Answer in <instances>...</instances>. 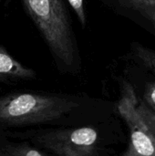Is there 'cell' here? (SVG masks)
<instances>
[{
	"label": "cell",
	"mask_w": 155,
	"mask_h": 156,
	"mask_svg": "<svg viewBox=\"0 0 155 156\" xmlns=\"http://www.w3.org/2000/svg\"><path fill=\"white\" fill-rule=\"evenodd\" d=\"M128 5L132 6L135 10H140L145 7L155 5V0H123Z\"/></svg>",
	"instance_id": "obj_11"
},
{
	"label": "cell",
	"mask_w": 155,
	"mask_h": 156,
	"mask_svg": "<svg viewBox=\"0 0 155 156\" xmlns=\"http://www.w3.org/2000/svg\"><path fill=\"white\" fill-rule=\"evenodd\" d=\"M138 98L133 87L124 82L118 103V112L129 131V145L122 156H155V136L137 110Z\"/></svg>",
	"instance_id": "obj_4"
},
{
	"label": "cell",
	"mask_w": 155,
	"mask_h": 156,
	"mask_svg": "<svg viewBox=\"0 0 155 156\" xmlns=\"http://www.w3.org/2000/svg\"><path fill=\"white\" fill-rule=\"evenodd\" d=\"M58 64L76 72L79 58L68 11L63 0H22Z\"/></svg>",
	"instance_id": "obj_2"
},
{
	"label": "cell",
	"mask_w": 155,
	"mask_h": 156,
	"mask_svg": "<svg viewBox=\"0 0 155 156\" xmlns=\"http://www.w3.org/2000/svg\"><path fill=\"white\" fill-rule=\"evenodd\" d=\"M138 12L145 18H147L155 27V5L140 9L138 10Z\"/></svg>",
	"instance_id": "obj_12"
},
{
	"label": "cell",
	"mask_w": 155,
	"mask_h": 156,
	"mask_svg": "<svg viewBox=\"0 0 155 156\" xmlns=\"http://www.w3.org/2000/svg\"><path fill=\"white\" fill-rule=\"evenodd\" d=\"M144 99L149 108L155 113V82L149 83L144 91Z\"/></svg>",
	"instance_id": "obj_10"
},
{
	"label": "cell",
	"mask_w": 155,
	"mask_h": 156,
	"mask_svg": "<svg viewBox=\"0 0 155 156\" xmlns=\"http://www.w3.org/2000/svg\"><path fill=\"white\" fill-rule=\"evenodd\" d=\"M71 7L74 9L79 22L82 24V26H85L86 23V16L84 11V3L83 0H68Z\"/></svg>",
	"instance_id": "obj_9"
},
{
	"label": "cell",
	"mask_w": 155,
	"mask_h": 156,
	"mask_svg": "<svg viewBox=\"0 0 155 156\" xmlns=\"http://www.w3.org/2000/svg\"><path fill=\"white\" fill-rule=\"evenodd\" d=\"M12 138L28 142L52 156H100V134L92 123L78 127L32 128L1 131Z\"/></svg>",
	"instance_id": "obj_3"
},
{
	"label": "cell",
	"mask_w": 155,
	"mask_h": 156,
	"mask_svg": "<svg viewBox=\"0 0 155 156\" xmlns=\"http://www.w3.org/2000/svg\"><path fill=\"white\" fill-rule=\"evenodd\" d=\"M0 156H52L28 142L0 140Z\"/></svg>",
	"instance_id": "obj_6"
},
{
	"label": "cell",
	"mask_w": 155,
	"mask_h": 156,
	"mask_svg": "<svg viewBox=\"0 0 155 156\" xmlns=\"http://www.w3.org/2000/svg\"><path fill=\"white\" fill-rule=\"evenodd\" d=\"M137 110L140 113V115L143 117V121L146 122L152 133L155 136V113L143 101H140L138 100L137 102Z\"/></svg>",
	"instance_id": "obj_7"
},
{
	"label": "cell",
	"mask_w": 155,
	"mask_h": 156,
	"mask_svg": "<svg viewBox=\"0 0 155 156\" xmlns=\"http://www.w3.org/2000/svg\"><path fill=\"white\" fill-rule=\"evenodd\" d=\"M136 51L141 60L155 71V52L143 47H139Z\"/></svg>",
	"instance_id": "obj_8"
},
{
	"label": "cell",
	"mask_w": 155,
	"mask_h": 156,
	"mask_svg": "<svg viewBox=\"0 0 155 156\" xmlns=\"http://www.w3.org/2000/svg\"><path fill=\"white\" fill-rule=\"evenodd\" d=\"M36 76V72L19 63L16 58L0 46V81L12 80H29Z\"/></svg>",
	"instance_id": "obj_5"
},
{
	"label": "cell",
	"mask_w": 155,
	"mask_h": 156,
	"mask_svg": "<svg viewBox=\"0 0 155 156\" xmlns=\"http://www.w3.org/2000/svg\"><path fill=\"white\" fill-rule=\"evenodd\" d=\"M85 99L69 94L16 92L0 97V130L92 124Z\"/></svg>",
	"instance_id": "obj_1"
}]
</instances>
